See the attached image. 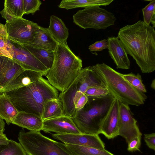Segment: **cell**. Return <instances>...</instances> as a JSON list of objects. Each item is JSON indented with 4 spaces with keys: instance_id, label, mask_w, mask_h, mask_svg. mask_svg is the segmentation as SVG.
I'll return each mask as SVG.
<instances>
[{
    "instance_id": "6da1fadb",
    "label": "cell",
    "mask_w": 155,
    "mask_h": 155,
    "mask_svg": "<svg viewBox=\"0 0 155 155\" xmlns=\"http://www.w3.org/2000/svg\"><path fill=\"white\" fill-rule=\"evenodd\" d=\"M117 37L127 54L135 60L143 73L155 70V31L150 25L139 20L120 28Z\"/></svg>"
},
{
    "instance_id": "7a4b0ae2",
    "label": "cell",
    "mask_w": 155,
    "mask_h": 155,
    "mask_svg": "<svg viewBox=\"0 0 155 155\" xmlns=\"http://www.w3.org/2000/svg\"><path fill=\"white\" fill-rule=\"evenodd\" d=\"M18 112L37 115L41 117L44 102L58 98L59 93L42 77L26 86L4 92Z\"/></svg>"
},
{
    "instance_id": "3957f363",
    "label": "cell",
    "mask_w": 155,
    "mask_h": 155,
    "mask_svg": "<svg viewBox=\"0 0 155 155\" xmlns=\"http://www.w3.org/2000/svg\"><path fill=\"white\" fill-rule=\"evenodd\" d=\"M54 53L52 65L46 76L52 86L62 92L67 89L78 76L82 69V61L68 45L59 43Z\"/></svg>"
},
{
    "instance_id": "277c9868",
    "label": "cell",
    "mask_w": 155,
    "mask_h": 155,
    "mask_svg": "<svg viewBox=\"0 0 155 155\" xmlns=\"http://www.w3.org/2000/svg\"><path fill=\"white\" fill-rule=\"evenodd\" d=\"M87 98L84 106L71 118L81 134L98 135L115 98L110 94Z\"/></svg>"
},
{
    "instance_id": "5b68a950",
    "label": "cell",
    "mask_w": 155,
    "mask_h": 155,
    "mask_svg": "<svg viewBox=\"0 0 155 155\" xmlns=\"http://www.w3.org/2000/svg\"><path fill=\"white\" fill-rule=\"evenodd\" d=\"M92 67L108 89L109 94L121 103L138 106L147 97L130 84L118 72L104 63Z\"/></svg>"
},
{
    "instance_id": "8992f818",
    "label": "cell",
    "mask_w": 155,
    "mask_h": 155,
    "mask_svg": "<svg viewBox=\"0 0 155 155\" xmlns=\"http://www.w3.org/2000/svg\"><path fill=\"white\" fill-rule=\"evenodd\" d=\"M18 139L28 155H74L64 143L43 135L40 131L21 130Z\"/></svg>"
},
{
    "instance_id": "52a82bcc",
    "label": "cell",
    "mask_w": 155,
    "mask_h": 155,
    "mask_svg": "<svg viewBox=\"0 0 155 155\" xmlns=\"http://www.w3.org/2000/svg\"><path fill=\"white\" fill-rule=\"evenodd\" d=\"M73 22L84 29H105L114 24L116 18L110 12L100 6L87 7L73 16Z\"/></svg>"
},
{
    "instance_id": "ba28073f",
    "label": "cell",
    "mask_w": 155,
    "mask_h": 155,
    "mask_svg": "<svg viewBox=\"0 0 155 155\" xmlns=\"http://www.w3.org/2000/svg\"><path fill=\"white\" fill-rule=\"evenodd\" d=\"M8 39L21 46H29L34 38V34L39 25L23 18L6 22Z\"/></svg>"
},
{
    "instance_id": "9c48e42d",
    "label": "cell",
    "mask_w": 155,
    "mask_h": 155,
    "mask_svg": "<svg viewBox=\"0 0 155 155\" xmlns=\"http://www.w3.org/2000/svg\"><path fill=\"white\" fill-rule=\"evenodd\" d=\"M8 48L12 59L25 70L47 73L49 71V69L22 46L12 42L9 40Z\"/></svg>"
},
{
    "instance_id": "30bf717a",
    "label": "cell",
    "mask_w": 155,
    "mask_h": 155,
    "mask_svg": "<svg viewBox=\"0 0 155 155\" xmlns=\"http://www.w3.org/2000/svg\"><path fill=\"white\" fill-rule=\"evenodd\" d=\"M120 122L118 136L124 137L127 143L142 134L128 105L122 103L120 107Z\"/></svg>"
},
{
    "instance_id": "8fae6325",
    "label": "cell",
    "mask_w": 155,
    "mask_h": 155,
    "mask_svg": "<svg viewBox=\"0 0 155 155\" xmlns=\"http://www.w3.org/2000/svg\"><path fill=\"white\" fill-rule=\"evenodd\" d=\"M54 138L64 144L83 146L99 149L105 150V144L97 135L83 134H53Z\"/></svg>"
},
{
    "instance_id": "7c38bea8",
    "label": "cell",
    "mask_w": 155,
    "mask_h": 155,
    "mask_svg": "<svg viewBox=\"0 0 155 155\" xmlns=\"http://www.w3.org/2000/svg\"><path fill=\"white\" fill-rule=\"evenodd\" d=\"M41 130L57 134L81 133L71 117L65 115L44 120Z\"/></svg>"
},
{
    "instance_id": "4fadbf2b",
    "label": "cell",
    "mask_w": 155,
    "mask_h": 155,
    "mask_svg": "<svg viewBox=\"0 0 155 155\" xmlns=\"http://www.w3.org/2000/svg\"><path fill=\"white\" fill-rule=\"evenodd\" d=\"M120 103L118 100L115 99L102 124L100 134L108 139L114 138L118 136Z\"/></svg>"
},
{
    "instance_id": "5bb4252c",
    "label": "cell",
    "mask_w": 155,
    "mask_h": 155,
    "mask_svg": "<svg viewBox=\"0 0 155 155\" xmlns=\"http://www.w3.org/2000/svg\"><path fill=\"white\" fill-rule=\"evenodd\" d=\"M108 52L116 65V68L128 70L130 68V61L127 54L120 40L117 37H108Z\"/></svg>"
},
{
    "instance_id": "9a60e30c",
    "label": "cell",
    "mask_w": 155,
    "mask_h": 155,
    "mask_svg": "<svg viewBox=\"0 0 155 155\" xmlns=\"http://www.w3.org/2000/svg\"><path fill=\"white\" fill-rule=\"evenodd\" d=\"M24 70L12 59L0 55V90Z\"/></svg>"
},
{
    "instance_id": "2e32d148",
    "label": "cell",
    "mask_w": 155,
    "mask_h": 155,
    "mask_svg": "<svg viewBox=\"0 0 155 155\" xmlns=\"http://www.w3.org/2000/svg\"><path fill=\"white\" fill-rule=\"evenodd\" d=\"M47 73L25 70L9 82L2 92L10 91L27 86L37 81Z\"/></svg>"
},
{
    "instance_id": "e0dca14e",
    "label": "cell",
    "mask_w": 155,
    "mask_h": 155,
    "mask_svg": "<svg viewBox=\"0 0 155 155\" xmlns=\"http://www.w3.org/2000/svg\"><path fill=\"white\" fill-rule=\"evenodd\" d=\"M79 84L78 76L66 89L59 94L58 98L61 101L64 114L71 117L75 114L76 109L73 100L77 92L79 91Z\"/></svg>"
},
{
    "instance_id": "ac0fdd59",
    "label": "cell",
    "mask_w": 155,
    "mask_h": 155,
    "mask_svg": "<svg viewBox=\"0 0 155 155\" xmlns=\"http://www.w3.org/2000/svg\"><path fill=\"white\" fill-rule=\"evenodd\" d=\"M78 76L79 91L84 94L90 87L106 86L92 66H88L81 69Z\"/></svg>"
},
{
    "instance_id": "d6986e66",
    "label": "cell",
    "mask_w": 155,
    "mask_h": 155,
    "mask_svg": "<svg viewBox=\"0 0 155 155\" xmlns=\"http://www.w3.org/2000/svg\"><path fill=\"white\" fill-rule=\"evenodd\" d=\"M12 123L30 131H40L42 128L43 120L41 117L37 115L19 112Z\"/></svg>"
},
{
    "instance_id": "ffe728a7",
    "label": "cell",
    "mask_w": 155,
    "mask_h": 155,
    "mask_svg": "<svg viewBox=\"0 0 155 155\" xmlns=\"http://www.w3.org/2000/svg\"><path fill=\"white\" fill-rule=\"evenodd\" d=\"M58 43L47 28L39 26L34 34V38L29 46L54 51Z\"/></svg>"
},
{
    "instance_id": "44dd1931",
    "label": "cell",
    "mask_w": 155,
    "mask_h": 155,
    "mask_svg": "<svg viewBox=\"0 0 155 155\" xmlns=\"http://www.w3.org/2000/svg\"><path fill=\"white\" fill-rule=\"evenodd\" d=\"M47 28L58 43L68 45L67 40L69 35V29L61 19L55 15H51L49 25Z\"/></svg>"
},
{
    "instance_id": "7402d4cb",
    "label": "cell",
    "mask_w": 155,
    "mask_h": 155,
    "mask_svg": "<svg viewBox=\"0 0 155 155\" xmlns=\"http://www.w3.org/2000/svg\"><path fill=\"white\" fill-rule=\"evenodd\" d=\"M0 14L6 22L22 18L24 15L23 0H5L4 8L0 12Z\"/></svg>"
},
{
    "instance_id": "603a6c76",
    "label": "cell",
    "mask_w": 155,
    "mask_h": 155,
    "mask_svg": "<svg viewBox=\"0 0 155 155\" xmlns=\"http://www.w3.org/2000/svg\"><path fill=\"white\" fill-rule=\"evenodd\" d=\"M19 112L5 92L0 94V117L8 124L12 123Z\"/></svg>"
},
{
    "instance_id": "cb8c5ba5",
    "label": "cell",
    "mask_w": 155,
    "mask_h": 155,
    "mask_svg": "<svg viewBox=\"0 0 155 155\" xmlns=\"http://www.w3.org/2000/svg\"><path fill=\"white\" fill-rule=\"evenodd\" d=\"M65 115L61 103L58 98L49 99L44 102L41 118L43 120Z\"/></svg>"
},
{
    "instance_id": "d4e9b609",
    "label": "cell",
    "mask_w": 155,
    "mask_h": 155,
    "mask_svg": "<svg viewBox=\"0 0 155 155\" xmlns=\"http://www.w3.org/2000/svg\"><path fill=\"white\" fill-rule=\"evenodd\" d=\"M113 0H63L58 7L67 10L78 8L109 5Z\"/></svg>"
},
{
    "instance_id": "484cf974",
    "label": "cell",
    "mask_w": 155,
    "mask_h": 155,
    "mask_svg": "<svg viewBox=\"0 0 155 155\" xmlns=\"http://www.w3.org/2000/svg\"><path fill=\"white\" fill-rule=\"evenodd\" d=\"M22 46L28 50L47 68L49 69L51 67L54 61V51L29 46Z\"/></svg>"
},
{
    "instance_id": "4316f807",
    "label": "cell",
    "mask_w": 155,
    "mask_h": 155,
    "mask_svg": "<svg viewBox=\"0 0 155 155\" xmlns=\"http://www.w3.org/2000/svg\"><path fill=\"white\" fill-rule=\"evenodd\" d=\"M74 155H114L105 149H99L88 147L64 144Z\"/></svg>"
},
{
    "instance_id": "83f0119b",
    "label": "cell",
    "mask_w": 155,
    "mask_h": 155,
    "mask_svg": "<svg viewBox=\"0 0 155 155\" xmlns=\"http://www.w3.org/2000/svg\"><path fill=\"white\" fill-rule=\"evenodd\" d=\"M0 155H27L19 143L10 140L7 145L0 146Z\"/></svg>"
},
{
    "instance_id": "f1b7e54d",
    "label": "cell",
    "mask_w": 155,
    "mask_h": 155,
    "mask_svg": "<svg viewBox=\"0 0 155 155\" xmlns=\"http://www.w3.org/2000/svg\"><path fill=\"white\" fill-rule=\"evenodd\" d=\"M150 2L142 9L143 22L147 25L151 23L154 28L155 27V0H150Z\"/></svg>"
},
{
    "instance_id": "f546056e",
    "label": "cell",
    "mask_w": 155,
    "mask_h": 155,
    "mask_svg": "<svg viewBox=\"0 0 155 155\" xmlns=\"http://www.w3.org/2000/svg\"><path fill=\"white\" fill-rule=\"evenodd\" d=\"M124 78L132 86L141 92H147L145 87L143 83L141 76L139 73L137 74L132 73L123 74Z\"/></svg>"
},
{
    "instance_id": "4dcf8cb0",
    "label": "cell",
    "mask_w": 155,
    "mask_h": 155,
    "mask_svg": "<svg viewBox=\"0 0 155 155\" xmlns=\"http://www.w3.org/2000/svg\"><path fill=\"white\" fill-rule=\"evenodd\" d=\"M9 41L5 25L0 23V55L12 59L8 51Z\"/></svg>"
},
{
    "instance_id": "1f68e13d",
    "label": "cell",
    "mask_w": 155,
    "mask_h": 155,
    "mask_svg": "<svg viewBox=\"0 0 155 155\" xmlns=\"http://www.w3.org/2000/svg\"><path fill=\"white\" fill-rule=\"evenodd\" d=\"M24 15H33L39 11L41 4L39 0H23Z\"/></svg>"
},
{
    "instance_id": "d6a6232c",
    "label": "cell",
    "mask_w": 155,
    "mask_h": 155,
    "mask_svg": "<svg viewBox=\"0 0 155 155\" xmlns=\"http://www.w3.org/2000/svg\"><path fill=\"white\" fill-rule=\"evenodd\" d=\"M84 94L87 96L100 97L109 94V92L106 86H97L89 88Z\"/></svg>"
},
{
    "instance_id": "836d02e7",
    "label": "cell",
    "mask_w": 155,
    "mask_h": 155,
    "mask_svg": "<svg viewBox=\"0 0 155 155\" xmlns=\"http://www.w3.org/2000/svg\"><path fill=\"white\" fill-rule=\"evenodd\" d=\"M87 96L84 94L78 91L74 97L73 102L76 111L81 109L87 101Z\"/></svg>"
},
{
    "instance_id": "e575fe53",
    "label": "cell",
    "mask_w": 155,
    "mask_h": 155,
    "mask_svg": "<svg viewBox=\"0 0 155 155\" xmlns=\"http://www.w3.org/2000/svg\"><path fill=\"white\" fill-rule=\"evenodd\" d=\"M108 42L107 40L104 39L97 41L89 46L90 51H99L104 49H108Z\"/></svg>"
},
{
    "instance_id": "d590c367",
    "label": "cell",
    "mask_w": 155,
    "mask_h": 155,
    "mask_svg": "<svg viewBox=\"0 0 155 155\" xmlns=\"http://www.w3.org/2000/svg\"><path fill=\"white\" fill-rule=\"evenodd\" d=\"M141 137H137L129 141L128 143L127 150L130 152L137 150L140 151Z\"/></svg>"
},
{
    "instance_id": "8d00e7d4",
    "label": "cell",
    "mask_w": 155,
    "mask_h": 155,
    "mask_svg": "<svg viewBox=\"0 0 155 155\" xmlns=\"http://www.w3.org/2000/svg\"><path fill=\"white\" fill-rule=\"evenodd\" d=\"M144 140L148 147L155 150V134L152 133L144 134Z\"/></svg>"
},
{
    "instance_id": "74e56055",
    "label": "cell",
    "mask_w": 155,
    "mask_h": 155,
    "mask_svg": "<svg viewBox=\"0 0 155 155\" xmlns=\"http://www.w3.org/2000/svg\"><path fill=\"white\" fill-rule=\"evenodd\" d=\"M10 140L8 139L4 134H0V146L2 145H7L10 141Z\"/></svg>"
},
{
    "instance_id": "f35d334b",
    "label": "cell",
    "mask_w": 155,
    "mask_h": 155,
    "mask_svg": "<svg viewBox=\"0 0 155 155\" xmlns=\"http://www.w3.org/2000/svg\"><path fill=\"white\" fill-rule=\"evenodd\" d=\"M5 123L3 119L0 117V134H3L5 130Z\"/></svg>"
},
{
    "instance_id": "ab89813d",
    "label": "cell",
    "mask_w": 155,
    "mask_h": 155,
    "mask_svg": "<svg viewBox=\"0 0 155 155\" xmlns=\"http://www.w3.org/2000/svg\"><path fill=\"white\" fill-rule=\"evenodd\" d=\"M151 87L152 89L153 90H155V79H154L152 82L151 84Z\"/></svg>"
},
{
    "instance_id": "60d3db41",
    "label": "cell",
    "mask_w": 155,
    "mask_h": 155,
    "mask_svg": "<svg viewBox=\"0 0 155 155\" xmlns=\"http://www.w3.org/2000/svg\"><path fill=\"white\" fill-rule=\"evenodd\" d=\"M2 92L1 90H0V94H1Z\"/></svg>"
},
{
    "instance_id": "b9f144b4",
    "label": "cell",
    "mask_w": 155,
    "mask_h": 155,
    "mask_svg": "<svg viewBox=\"0 0 155 155\" xmlns=\"http://www.w3.org/2000/svg\"></svg>"
}]
</instances>
